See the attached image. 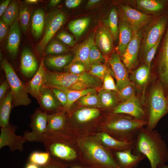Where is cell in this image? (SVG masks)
<instances>
[{
	"instance_id": "cell-1",
	"label": "cell",
	"mask_w": 168,
	"mask_h": 168,
	"mask_svg": "<svg viewBox=\"0 0 168 168\" xmlns=\"http://www.w3.org/2000/svg\"><path fill=\"white\" fill-rule=\"evenodd\" d=\"M132 152L144 155L149 160L151 168H157L168 159V149L161 135L157 130L148 131L144 127L138 133Z\"/></svg>"
},
{
	"instance_id": "cell-2",
	"label": "cell",
	"mask_w": 168,
	"mask_h": 168,
	"mask_svg": "<svg viewBox=\"0 0 168 168\" xmlns=\"http://www.w3.org/2000/svg\"><path fill=\"white\" fill-rule=\"evenodd\" d=\"M147 122L125 114L111 113L105 123V132L114 138L129 142L135 139L138 133L146 126Z\"/></svg>"
},
{
	"instance_id": "cell-3",
	"label": "cell",
	"mask_w": 168,
	"mask_h": 168,
	"mask_svg": "<svg viewBox=\"0 0 168 168\" xmlns=\"http://www.w3.org/2000/svg\"><path fill=\"white\" fill-rule=\"evenodd\" d=\"M145 107L147 117L145 128L152 131L156 128L160 119L168 112L166 97L159 81L155 82L151 87Z\"/></svg>"
},
{
	"instance_id": "cell-4",
	"label": "cell",
	"mask_w": 168,
	"mask_h": 168,
	"mask_svg": "<svg viewBox=\"0 0 168 168\" xmlns=\"http://www.w3.org/2000/svg\"><path fill=\"white\" fill-rule=\"evenodd\" d=\"M61 131L48 132L43 136L42 143L47 152L54 157L65 161L75 159L77 154L74 149L66 141Z\"/></svg>"
},
{
	"instance_id": "cell-5",
	"label": "cell",
	"mask_w": 168,
	"mask_h": 168,
	"mask_svg": "<svg viewBox=\"0 0 168 168\" xmlns=\"http://www.w3.org/2000/svg\"><path fill=\"white\" fill-rule=\"evenodd\" d=\"M79 144L87 158L93 163L102 168H120L110 151L96 139H84Z\"/></svg>"
},
{
	"instance_id": "cell-6",
	"label": "cell",
	"mask_w": 168,
	"mask_h": 168,
	"mask_svg": "<svg viewBox=\"0 0 168 168\" xmlns=\"http://www.w3.org/2000/svg\"><path fill=\"white\" fill-rule=\"evenodd\" d=\"M1 65L12 92V107L28 105L31 101L29 97L25 84L20 80L12 65L6 58L2 59Z\"/></svg>"
},
{
	"instance_id": "cell-7",
	"label": "cell",
	"mask_w": 168,
	"mask_h": 168,
	"mask_svg": "<svg viewBox=\"0 0 168 168\" xmlns=\"http://www.w3.org/2000/svg\"><path fill=\"white\" fill-rule=\"evenodd\" d=\"M166 22V16L155 17L142 28L143 36L140 47L144 58L149 50L163 35Z\"/></svg>"
},
{
	"instance_id": "cell-8",
	"label": "cell",
	"mask_w": 168,
	"mask_h": 168,
	"mask_svg": "<svg viewBox=\"0 0 168 168\" xmlns=\"http://www.w3.org/2000/svg\"><path fill=\"white\" fill-rule=\"evenodd\" d=\"M66 19L65 14L58 9H54L47 14L45 18L44 34L37 46L40 55L43 54L48 44Z\"/></svg>"
},
{
	"instance_id": "cell-9",
	"label": "cell",
	"mask_w": 168,
	"mask_h": 168,
	"mask_svg": "<svg viewBox=\"0 0 168 168\" xmlns=\"http://www.w3.org/2000/svg\"><path fill=\"white\" fill-rule=\"evenodd\" d=\"M154 16L141 12L128 4L120 6L119 18L129 25L134 34L150 23Z\"/></svg>"
},
{
	"instance_id": "cell-10",
	"label": "cell",
	"mask_w": 168,
	"mask_h": 168,
	"mask_svg": "<svg viewBox=\"0 0 168 168\" xmlns=\"http://www.w3.org/2000/svg\"><path fill=\"white\" fill-rule=\"evenodd\" d=\"M48 114L46 111L36 109L31 116L30 127L32 131H26L24 135L27 141L42 142L43 135L47 130Z\"/></svg>"
},
{
	"instance_id": "cell-11",
	"label": "cell",
	"mask_w": 168,
	"mask_h": 168,
	"mask_svg": "<svg viewBox=\"0 0 168 168\" xmlns=\"http://www.w3.org/2000/svg\"><path fill=\"white\" fill-rule=\"evenodd\" d=\"M111 113L127 114L138 119L147 122L145 107L139 97L135 93L128 100L119 104L112 109Z\"/></svg>"
},
{
	"instance_id": "cell-12",
	"label": "cell",
	"mask_w": 168,
	"mask_h": 168,
	"mask_svg": "<svg viewBox=\"0 0 168 168\" xmlns=\"http://www.w3.org/2000/svg\"><path fill=\"white\" fill-rule=\"evenodd\" d=\"M142 36V29L134 33L121 56L123 63L128 71H132L138 64V55Z\"/></svg>"
},
{
	"instance_id": "cell-13",
	"label": "cell",
	"mask_w": 168,
	"mask_h": 168,
	"mask_svg": "<svg viewBox=\"0 0 168 168\" xmlns=\"http://www.w3.org/2000/svg\"><path fill=\"white\" fill-rule=\"evenodd\" d=\"M108 63L110 67L109 69L111 74L116 80L118 91L131 82L128 71L121 61L120 56L117 52L112 54L108 58Z\"/></svg>"
},
{
	"instance_id": "cell-14",
	"label": "cell",
	"mask_w": 168,
	"mask_h": 168,
	"mask_svg": "<svg viewBox=\"0 0 168 168\" xmlns=\"http://www.w3.org/2000/svg\"><path fill=\"white\" fill-rule=\"evenodd\" d=\"M17 127L10 123L5 127L1 128L0 149L5 146L8 147L12 152L18 150L21 152L23 149V144L27 141L24 136L16 135L15 132Z\"/></svg>"
},
{
	"instance_id": "cell-15",
	"label": "cell",
	"mask_w": 168,
	"mask_h": 168,
	"mask_svg": "<svg viewBox=\"0 0 168 168\" xmlns=\"http://www.w3.org/2000/svg\"><path fill=\"white\" fill-rule=\"evenodd\" d=\"M157 75L164 90L168 91V24L157 61Z\"/></svg>"
},
{
	"instance_id": "cell-16",
	"label": "cell",
	"mask_w": 168,
	"mask_h": 168,
	"mask_svg": "<svg viewBox=\"0 0 168 168\" xmlns=\"http://www.w3.org/2000/svg\"><path fill=\"white\" fill-rule=\"evenodd\" d=\"M46 72L43 57L37 72L32 79L25 84L28 93L38 101L40 97L41 89L44 85Z\"/></svg>"
},
{
	"instance_id": "cell-17",
	"label": "cell",
	"mask_w": 168,
	"mask_h": 168,
	"mask_svg": "<svg viewBox=\"0 0 168 168\" xmlns=\"http://www.w3.org/2000/svg\"><path fill=\"white\" fill-rule=\"evenodd\" d=\"M114 39L105 25H101L98 29L95 36V44L104 56L109 55L113 47Z\"/></svg>"
},
{
	"instance_id": "cell-18",
	"label": "cell",
	"mask_w": 168,
	"mask_h": 168,
	"mask_svg": "<svg viewBox=\"0 0 168 168\" xmlns=\"http://www.w3.org/2000/svg\"><path fill=\"white\" fill-rule=\"evenodd\" d=\"M97 137L107 148L116 152L126 150L133 151L135 146L136 138L130 141H124L114 138L105 132L98 133Z\"/></svg>"
},
{
	"instance_id": "cell-19",
	"label": "cell",
	"mask_w": 168,
	"mask_h": 168,
	"mask_svg": "<svg viewBox=\"0 0 168 168\" xmlns=\"http://www.w3.org/2000/svg\"><path fill=\"white\" fill-rule=\"evenodd\" d=\"M95 36L94 33L91 34L84 41L75 47L73 51L74 56L71 63H82L86 66L87 70H90L89 55L92 46L95 43Z\"/></svg>"
},
{
	"instance_id": "cell-20",
	"label": "cell",
	"mask_w": 168,
	"mask_h": 168,
	"mask_svg": "<svg viewBox=\"0 0 168 168\" xmlns=\"http://www.w3.org/2000/svg\"><path fill=\"white\" fill-rule=\"evenodd\" d=\"M150 68L144 64L133 72L132 74V81L134 86L138 90L142 92L141 102L145 105V90L149 78Z\"/></svg>"
},
{
	"instance_id": "cell-21",
	"label": "cell",
	"mask_w": 168,
	"mask_h": 168,
	"mask_svg": "<svg viewBox=\"0 0 168 168\" xmlns=\"http://www.w3.org/2000/svg\"><path fill=\"white\" fill-rule=\"evenodd\" d=\"M115 156V160L120 168H135L146 158L142 154H134L131 150L116 152Z\"/></svg>"
},
{
	"instance_id": "cell-22",
	"label": "cell",
	"mask_w": 168,
	"mask_h": 168,
	"mask_svg": "<svg viewBox=\"0 0 168 168\" xmlns=\"http://www.w3.org/2000/svg\"><path fill=\"white\" fill-rule=\"evenodd\" d=\"M39 68L37 61L33 53L28 49L23 51L21 58L20 69L22 74L26 77H33Z\"/></svg>"
},
{
	"instance_id": "cell-23",
	"label": "cell",
	"mask_w": 168,
	"mask_h": 168,
	"mask_svg": "<svg viewBox=\"0 0 168 168\" xmlns=\"http://www.w3.org/2000/svg\"><path fill=\"white\" fill-rule=\"evenodd\" d=\"M119 42L117 52L121 56L134 34L127 23L120 18L119 21Z\"/></svg>"
},
{
	"instance_id": "cell-24",
	"label": "cell",
	"mask_w": 168,
	"mask_h": 168,
	"mask_svg": "<svg viewBox=\"0 0 168 168\" xmlns=\"http://www.w3.org/2000/svg\"><path fill=\"white\" fill-rule=\"evenodd\" d=\"M38 101L40 106L46 112H53L59 109L61 106L49 87L43 86L42 88L40 97Z\"/></svg>"
},
{
	"instance_id": "cell-25",
	"label": "cell",
	"mask_w": 168,
	"mask_h": 168,
	"mask_svg": "<svg viewBox=\"0 0 168 168\" xmlns=\"http://www.w3.org/2000/svg\"><path fill=\"white\" fill-rule=\"evenodd\" d=\"M131 2L134 4L136 10L152 16L161 11L165 6L164 1L162 0H137Z\"/></svg>"
},
{
	"instance_id": "cell-26",
	"label": "cell",
	"mask_w": 168,
	"mask_h": 168,
	"mask_svg": "<svg viewBox=\"0 0 168 168\" xmlns=\"http://www.w3.org/2000/svg\"><path fill=\"white\" fill-rule=\"evenodd\" d=\"M20 37V26L16 19L11 25L7 42V50L13 57H15L18 53Z\"/></svg>"
},
{
	"instance_id": "cell-27",
	"label": "cell",
	"mask_w": 168,
	"mask_h": 168,
	"mask_svg": "<svg viewBox=\"0 0 168 168\" xmlns=\"http://www.w3.org/2000/svg\"><path fill=\"white\" fill-rule=\"evenodd\" d=\"M74 55L71 54L44 57V65L48 68L59 69L65 68L72 61Z\"/></svg>"
},
{
	"instance_id": "cell-28",
	"label": "cell",
	"mask_w": 168,
	"mask_h": 168,
	"mask_svg": "<svg viewBox=\"0 0 168 168\" xmlns=\"http://www.w3.org/2000/svg\"><path fill=\"white\" fill-rule=\"evenodd\" d=\"M65 110L48 114L46 132L63 130L65 126Z\"/></svg>"
},
{
	"instance_id": "cell-29",
	"label": "cell",
	"mask_w": 168,
	"mask_h": 168,
	"mask_svg": "<svg viewBox=\"0 0 168 168\" xmlns=\"http://www.w3.org/2000/svg\"><path fill=\"white\" fill-rule=\"evenodd\" d=\"M12 97L10 89L6 94L4 98L0 102V126L5 127L9 124V119L12 108Z\"/></svg>"
},
{
	"instance_id": "cell-30",
	"label": "cell",
	"mask_w": 168,
	"mask_h": 168,
	"mask_svg": "<svg viewBox=\"0 0 168 168\" xmlns=\"http://www.w3.org/2000/svg\"><path fill=\"white\" fill-rule=\"evenodd\" d=\"M52 87L60 89L66 94L67 101L66 105L63 107V110L66 111L69 110L73 104L82 97L88 94L96 93V89L94 88H89L82 91H77L71 90L67 88L61 86H54Z\"/></svg>"
},
{
	"instance_id": "cell-31",
	"label": "cell",
	"mask_w": 168,
	"mask_h": 168,
	"mask_svg": "<svg viewBox=\"0 0 168 168\" xmlns=\"http://www.w3.org/2000/svg\"><path fill=\"white\" fill-rule=\"evenodd\" d=\"M45 22L44 12L42 9L38 8L34 12L31 21V32L35 39H39L42 36Z\"/></svg>"
},
{
	"instance_id": "cell-32",
	"label": "cell",
	"mask_w": 168,
	"mask_h": 168,
	"mask_svg": "<svg viewBox=\"0 0 168 168\" xmlns=\"http://www.w3.org/2000/svg\"><path fill=\"white\" fill-rule=\"evenodd\" d=\"M116 92L112 91L100 89L97 95L101 107L112 109L117 105L119 103Z\"/></svg>"
},
{
	"instance_id": "cell-33",
	"label": "cell",
	"mask_w": 168,
	"mask_h": 168,
	"mask_svg": "<svg viewBox=\"0 0 168 168\" xmlns=\"http://www.w3.org/2000/svg\"><path fill=\"white\" fill-rule=\"evenodd\" d=\"M100 114L99 110L94 107H86L81 108L75 113L74 117L77 122L85 123L97 118Z\"/></svg>"
},
{
	"instance_id": "cell-34",
	"label": "cell",
	"mask_w": 168,
	"mask_h": 168,
	"mask_svg": "<svg viewBox=\"0 0 168 168\" xmlns=\"http://www.w3.org/2000/svg\"><path fill=\"white\" fill-rule=\"evenodd\" d=\"M105 25L111 32L114 40H117L119 39V20L118 13L115 7L111 10L107 19L105 21Z\"/></svg>"
},
{
	"instance_id": "cell-35",
	"label": "cell",
	"mask_w": 168,
	"mask_h": 168,
	"mask_svg": "<svg viewBox=\"0 0 168 168\" xmlns=\"http://www.w3.org/2000/svg\"><path fill=\"white\" fill-rule=\"evenodd\" d=\"M69 51V48L60 40H53L46 47L45 53L50 55H59L65 54Z\"/></svg>"
},
{
	"instance_id": "cell-36",
	"label": "cell",
	"mask_w": 168,
	"mask_h": 168,
	"mask_svg": "<svg viewBox=\"0 0 168 168\" xmlns=\"http://www.w3.org/2000/svg\"><path fill=\"white\" fill-rule=\"evenodd\" d=\"M90 19L85 17L75 20L71 21L68 25V28L76 37L80 36L89 25Z\"/></svg>"
},
{
	"instance_id": "cell-37",
	"label": "cell",
	"mask_w": 168,
	"mask_h": 168,
	"mask_svg": "<svg viewBox=\"0 0 168 168\" xmlns=\"http://www.w3.org/2000/svg\"><path fill=\"white\" fill-rule=\"evenodd\" d=\"M19 4L16 1H11L2 15V19L8 26L11 25L16 19L19 9Z\"/></svg>"
},
{
	"instance_id": "cell-38",
	"label": "cell",
	"mask_w": 168,
	"mask_h": 168,
	"mask_svg": "<svg viewBox=\"0 0 168 168\" xmlns=\"http://www.w3.org/2000/svg\"><path fill=\"white\" fill-rule=\"evenodd\" d=\"M52 159L50 154L47 152H35L30 154L28 162L40 166L48 164Z\"/></svg>"
},
{
	"instance_id": "cell-39",
	"label": "cell",
	"mask_w": 168,
	"mask_h": 168,
	"mask_svg": "<svg viewBox=\"0 0 168 168\" xmlns=\"http://www.w3.org/2000/svg\"><path fill=\"white\" fill-rule=\"evenodd\" d=\"M134 86L131 82L116 92V96L119 103L124 102L130 98L134 93Z\"/></svg>"
},
{
	"instance_id": "cell-40",
	"label": "cell",
	"mask_w": 168,
	"mask_h": 168,
	"mask_svg": "<svg viewBox=\"0 0 168 168\" xmlns=\"http://www.w3.org/2000/svg\"><path fill=\"white\" fill-rule=\"evenodd\" d=\"M79 102L83 106L101 107L96 93H89L83 96L79 99Z\"/></svg>"
},
{
	"instance_id": "cell-41",
	"label": "cell",
	"mask_w": 168,
	"mask_h": 168,
	"mask_svg": "<svg viewBox=\"0 0 168 168\" xmlns=\"http://www.w3.org/2000/svg\"><path fill=\"white\" fill-rule=\"evenodd\" d=\"M105 58L94 44L91 49L89 58L90 66L92 65L100 63L105 60Z\"/></svg>"
},
{
	"instance_id": "cell-42",
	"label": "cell",
	"mask_w": 168,
	"mask_h": 168,
	"mask_svg": "<svg viewBox=\"0 0 168 168\" xmlns=\"http://www.w3.org/2000/svg\"><path fill=\"white\" fill-rule=\"evenodd\" d=\"M109 69L106 66L100 63L94 64L90 66L89 73L102 81Z\"/></svg>"
},
{
	"instance_id": "cell-43",
	"label": "cell",
	"mask_w": 168,
	"mask_h": 168,
	"mask_svg": "<svg viewBox=\"0 0 168 168\" xmlns=\"http://www.w3.org/2000/svg\"><path fill=\"white\" fill-rule=\"evenodd\" d=\"M102 82H103V85L100 89L118 92L116 83L112 76L109 68L105 75Z\"/></svg>"
},
{
	"instance_id": "cell-44",
	"label": "cell",
	"mask_w": 168,
	"mask_h": 168,
	"mask_svg": "<svg viewBox=\"0 0 168 168\" xmlns=\"http://www.w3.org/2000/svg\"><path fill=\"white\" fill-rule=\"evenodd\" d=\"M19 19L22 29L26 31L28 29L30 20V13L29 9L24 7L19 12Z\"/></svg>"
},
{
	"instance_id": "cell-45",
	"label": "cell",
	"mask_w": 168,
	"mask_h": 168,
	"mask_svg": "<svg viewBox=\"0 0 168 168\" xmlns=\"http://www.w3.org/2000/svg\"><path fill=\"white\" fill-rule=\"evenodd\" d=\"M69 73L74 74H80L86 72L87 70L86 66L80 62L71 63L65 68Z\"/></svg>"
},
{
	"instance_id": "cell-46",
	"label": "cell",
	"mask_w": 168,
	"mask_h": 168,
	"mask_svg": "<svg viewBox=\"0 0 168 168\" xmlns=\"http://www.w3.org/2000/svg\"><path fill=\"white\" fill-rule=\"evenodd\" d=\"M57 38L65 45L70 46H73L76 44L73 36L67 32L63 31L58 33Z\"/></svg>"
},
{
	"instance_id": "cell-47",
	"label": "cell",
	"mask_w": 168,
	"mask_h": 168,
	"mask_svg": "<svg viewBox=\"0 0 168 168\" xmlns=\"http://www.w3.org/2000/svg\"><path fill=\"white\" fill-rule=\"evenodd\" d=\"M162 36V35L160 37L156 44L149 50L144 58V64L150 68H151V62L156 54Z\"/></svg>"
},
{
	"instance_id": "cell-48",
	"label": "cell",
	"mask_w": 168,
	"mask_h": 168,
	"mask_svg": "<svg viewBox=\"0 0 168 168\" xmlns=\"http://www.w3.org/2000/svg\"><path fill=\"white\" fill-rule=\"evenodd\" d=\"M50 88L60 105L63 107H65L67 101V96L65 93L58 88L54 87Z\"/></svg>"
},
{
	"instance_id": "cell-49",
	"label": "cell",
	"mask_w": 168,
	"mask_h": 168,
	"mask_svg": "<svg viewBox=\"0 0 168 168\" xmlns=\"http://www.w3.org/2000/svg\"><path fill=\"white\" fill-rule=\"evenodd\" d=\"M10 88L9 84L7 79L1 84L0 86V102L4 99L7 91Z\"/></svg>"
},
{
	"instance_id": "cell-50",
	"label": "cell",
	"mask_w": 168,
	"mask_h": 168,
	"mask_svg": "<svg viewBox=\"0 0 168 168\" xmlns=\"http://www.w3.org/2000/svg\"><path fill=\"white\" fill-rule=\"evenodd\" d=\"M8 26L2 20L0 21V40L1 41L5 36L8 30Z\"/></svg>"
},
{
	"instance_id": "cell-51",
	"label": "cell",
	"mask_w": 168,
	"mask_h": 168,
	"mask_svg": "<svg viewBox=\"0 0 168 168\" xmlns=\"http://www.w3.org/2000/svg\"><path fill=\"white\" fill-rule=\"evenodd\" d=\"M82 1V0H67L65 1V5L68 8H74L79 6Z\"/></svg>"
},
{
	"instance_id": "cell-52",
	"label": "cell",
	"mask_w": 168,
	"mask_h": 168,
	"mask_svg": "<svg viewBox=\"0 0 168 168\" xmlns=\"http://www.w3.org/2000/svg\"><path fill=\"white\" fill-rule=\"evenodd\" d=\"M40 167V168H65L63 165L56 161L53 158L51 161L48 164Z\"/></svg>"
},
{
	"instance_id": "cell-53",
	"label": "cell",
	"mask_w": 168,
	"mask_h": 168,
	"mask_svg": "<svg viewBox=\"0 0 168 168\" xmlns=\"http://www.w3.org/2000/svg\"><path fill=\"white\" fill-rule=\"evenodd\" d=\"M11 1L10 0H6L3 1L0 5V16H1L10 4Z\"/></svg>"
},
{
	"instance_id": "cell-54",
	"label": "cell",
	"mask_w": 168,
	"mask_h": 168,
	"mask_svg": "<svg viewBox=\"0 0 168 168\" xmlns=\"http://www.w3.org/2000/svg\"><path fill=\"white\" fill-rule=\"evenodd\" d=\"M100 1V0H89L87 2V6L89 7H91L99 4Z\"/></svg>"
},
{
	"instance_id": "cell-55",
	"label": "cell",
	"mask_w": 168,
	"mask_h": 168,
	"mask_svg": "<svg viewBox=\"0 0 168 168\" xmlns=\"http://www.w3.org/2000/svg\"><path fill=\"white\" fill-rule=\"evenodd\" d=\"M25 168H40V167L37 165L28 161Z\"/></svg>"
},
{
	"instance_id": "cell-56",
	"label": "cell",
	"mask_w": 168,
	"mask_h": 168,
	"mask_svg": "<svg viewBox=\"0 0 168 168\" xmlns=\"http://www.w3.org/2000/svg\"><path fill=\"white\" fill-rule=\"evenodd\" d=\"M60 0H51L50 2L51 7L55 6L58 5L60 2Z\"/></svg>"
},
{
	"instance_id": "cell-57",
	"label": "cell",
	"mask_w": 168,
	"mask_h": 168,
	"mask_svg": "<svg viewBox=\"0 0 168 168\" xmlns=\"http://www.w3.org/2000/svg\"><path fill=\"white\" fill-rule=\"evenodd\" d=\"M26 2L28 3L32 4V3H37L38 2V0H26Z\"/></svg>"
},
{
	"instance_id": "cell-58",
	"label": "cell",
	"mask_w": 168,
	"mask_h": 168,
	"mask_svg": "<svg viewBox=\"0 0 168 168\" xmlns=\"http://www.w3.org/2000/svg\"><path fill=\"white\" fill-rule=\"evenodd\" d=\"M157 168H168V165L164 164H160L157 166Z\"/></svg>"
},
{
	"instance_id": "cell-59",
	"label": "cell",
	"mask_w": 168,
	"mask_h": 168,
	"mask_svg": "<svg viewBox=\"0 0 168 168\" xmlns=\"http://www.w3.org/2000/svg\"><path fill=\"white\" fill-rule=\"evenodd\" d=\"M71 168H83V167H80L79 166H74L72 167Z\"/></svg>"
},
{
	"instance_id": "cell-60",
	"label": "cell",
	"mask_w": 168,
	"mask_h": 168,
	"mask_svg": "<svg viewBox=\"0 0 168 168\" xmlns=\"http://www.w3.org/2000/svg\"><path fill=\"white\" fill-rule=\"evenodd\" d=\"M166 99H167V105L168 106V96L167 97H166Z\"/></svg>"
}]
</instances>
